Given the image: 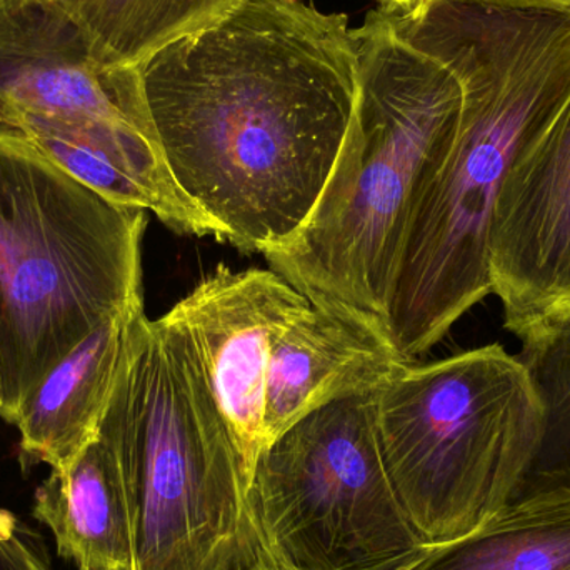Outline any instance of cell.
<instances>
[{
	"label": "cell",
	"instance_id": "cell-17",
	"mask_svg": "<svg viewBox=\"0 0 570 570\" xmlns=\"http://www.w3.org/2000/svg\"><path fill=\"white\" fill-rule=\"evenodd\" d=\"M0 570H52L39 535L7 509H0Z\"/></svg>",
	"mask_w": 570,
	"mask_h": 570
},
{
	"label": "cell",
	"instance_id": "cell-3",
	"mask_svg": "<svg viewBox=\"0 0 570 570\" xmlns=\"http://www.w3.org/2000/svg\"><path fill=\"white\" fill-rule=\"evenodd\" d=\"M352 30L357 96L334 169L297 236L264 257L312 304L385 342V305L409 216L454 139L462 90L381 10Z\"/></svg>",
	"mask_w": 570,
	"mask_h": 570
},
{
	"label": "cell",
	"instance_id": "cell-6",
	"mask_svg": "<svg viewBox=\"0 0 570 570\" xmlns=\"http://www.w3.org/2000/svg\"><path fill=\"white\" fill-rule=\"evenodd\" d=\"M374 414L389 478L428 546L514 502L544 429L524 365L499 344L399 362L374 389Z\"/></svg>",
	"mask_w": 570,
	"mask_h": 570
},
{
	"label": "cell",
	"instance_id": "cell-11",
	"mask_svg": "<svg viewBox=\"0 0 570 570\" xmlns=\"http://www.w3.org/2000/svg\"><path fill=\"white\" fill-rule=\"evenodd\" d=\"M402 362L367 328L308 304L274 344L267 372L264 441L334 399L377 387Z\"/></svg>",
	"mask_w": 570,
	"mask_h": 570
},
{
	"label": "cell",
	"instance_id": "cell-14",
	"mask_svg": "<svg viewBox=\"0 0 570 570\" xmlns=\"http://www.w3.org/2000/svg\"><path fill=\"white\" fill-rule=\"evenodd\" d=\"M405 570H570V489L522 495Z\"/></svg>",
	"mask_w": 570,
	"mask_h": 570
},
{
	"label": "cell",
	"instance_id": "cell-19",
	"mask_svg": "<svg viewBox=\"0 0 570 570\" xmlns=\"http://www.w3.org/2000/svg\"><path fill=\"white\" fill-rule=\"evenodd\" d=\"M428 2L429 0H377L379 10L389 16H407Z\"/></svg>",
	"mask_w": 570,
	"mask_h": 570
},
{
	"label": "cell",
	"instance_id": "cell-13",
	"mask_svg": "<svg viewBox=\"0 0 570 570\" xmlns=\"http://www.w3.org/2000/svg\"><path fill=\"white\" fill-rule=\"evenodd\" d=\"M33 518L56 539L57 554L79 570H134L129 502L119 462L99 434L33 499Z\"/></svg>",
	"mask_w": 570,
	"mask_h": 570
},
{
	"label": "cell",
	"instance_id": "cell-2",
	"mask_svg": "<svg viewBox=\"0 0 570 570\" xmlns=\"http://www.w3.org/2000/svg\"><path fill=\"white\" fill-rule=\"evenodd\" d=\"M385 16L462 90L454 139L415 197L385 305V342L415 362L491 294L499 194L570 100V7L429 0Z\"/></svg>",
	"mask_w": 570,
	"mask_h": 570
},
{
	"label": "cell",
	"instance_id": "cell-10",
	"mask_svg": "<svg viewBox=\"0 0 570 570\" xmlns=\"http://www.w3.org/2000/svg\"><path fill=\"white\" fill-rule=\"evenodd\" d=\"M489 271L504 327L519 338L570 308V100L505 179Z\"/></svg>",
	"mask_w": 570,
	"mask_h": 570
},
{
	"label": "cell",
	"instance_id": "cell-18",
	"mask_svg": "<svg viewBox=\"0 0 570 570\" xmlns=\"http://www.w3.org/2000/svg\"><path fill=\"white\" fill-rule=\"evenodd\" d=\"M239 570H295L291 566L285 564L283 559L277 558L267 546H264L256 559L249 564L244 566Z\"/></svg>",
	"mask_w": 570,
	"mask_h": 570
},
{
	"label": "cell",
	"instance_id": "cell-7",
	"mask_svg": "<svg viewBox=\"0 0 570 570\" xmlns=\"http://www.w3.org/2000/svg\"><path fill=\"white\" fill-rule=\"evenodd\" d=\"M250 505L295 570H405L428 548L382 458L374 389L298 419L257 459Z\"/></svg>",
	"mask_w": 570,
	"mask_h": 570
},
{
	"label": "cell",
	"instance_id": "cell-9",
	"mask_svg": "<svg viewBox=\"0 0 570 570\" xmlns=\"http://www.w3.org/2000/svg\"><path fill=\"white\" fill-rule=\"evenodd\" d=\"M311 304L276 271L219 267L167 317L186 335L247 479L264 451L267 372L281 332Z\"/></svg>",
	"mask_w": 570,
	"mask_h": 570
},
{
	"label": "cell",
	"instance_id": "cell-5",
	"mask_svg": "<svg viewBox=\"0 0 570 570\" xmlns=\"http://www.w3.org/2000/svg\"><path fill=\"white\" fill-rule=\"evenodd\" d=\"M146 226V210L104 199L0 117L3 421L94 328L144 302Z\"/></svg>",
	"mask_w": 570,
	"mask_h": 570
},
{
	"label": "cell",
	"instance_id": "cell-15",
	"mask_svg": "<svg viewBox=\"0 0 570 570\" xmlns=\"http://www.w3.org/2000/svg\"><path fill=\"white\" fill-rule=\"evenodd\" d=\"M109 69H136L183 37L216 26L246 0H62Z\"/></svg>",
	"mask_w": 570,
	"mask_h": 570
},
{
	"label": "cell",
	"instance_id": "cell-16",
	"mask_svg": "<svg viewBox=\"0 0 570 570\" xmlns=\"http://www.w3.org/2000/svg\"><path fill=\"white\" fill-rule=\"evenodd\" d=\"M521 341L518 358L541 402L544 429L518 499L552 489H570V308Z\"/></svg>",
	"mask_w": 570,
	"mask_h": 570
},
{
	"label": "cell",
	"instance_id": "cell-12",
	"mask_svg": "<svg viewBox=\"0 0 570 570\" xmlns=\"http://www.w3.org/2000/svg\"><path fill=\"white\" fill-rule=\"evenodd\" d=\"M144 315L137 302L107 318L33 387L13 424L23 465L60 471L96 438Z\"/></svg>",
	"mask_w": 570,
	"mask_h": 570
},
{
	"label": "cell",
	"instance_id": "cell-21",
	"mask_svg": "<svg viewBox=\"0 0 570 570\" xmlns=\"http://www.w3.org/2000/svg\"><path fill=\"white\" fill-rule=\"evenodd\" d=\"M6 404V382H3L2 342H0V415Z\"/></svg>",
	"mask_w": 570,
	"mask_h": 570
},
{
	"label": "cell",
	"instance_id": "cell-20",
	"mask_svg": "<svg viewBox=\"0 0 570 570\" xmlns=\"http://www.w3.org/2000/svg\"><path fill=\"white\" fill-rule=\"evenodd\" d=\"M492 2L515 3V6L570 7V0H492Z\"/></svg>",
	"mask_w": 570,
	"mask_h": 570
},
{
	"label": "cell",
	"instance_id": "cell-4",
	"mask_svg": "<svg viewBox=\"0 0 570 570\" xmlns=\"http://www.w3.org/2000/svg\"><path fill=\"white\" fill-rule=\"evenodd\" d=\"M97 434L122 474L134 570H239L263 551L239 452L167 315L137 324Z\"/></svg>",
	"mask_w": 570,
	"mask_h": 570
},
{
	"label": "cell",
	"instance_id": "cell-8",
	"mask_svg": "<svg viewBox=\"0 0 570 570\" xmlns=\"http://www.w3.org/2000/svg\"><path fill=\"white\" fill-rule=\"evenodd\" d=\"M0 116L76 124L157 146L136 69H109L62 0H0Z\"/></svg>",
	"mask_w": 570,
	"mask_h": 570
},
{
	"label": "cell",
	"instance_id": "cell-1",
	"mask_svg": "<svg viewBox=\"0 0 570 570\" xmlns=\"http://www.w3.org/2000/svg\"><path fill=\"white\" fill-rule=\"evenodd\" d=\"M174 184L247 253L287 246L331 177L357 96L345 13L246 0L136 67Z\"/></svg>",
	"mask_w": 570,
	"mask_h": 570
}]
</instances>
